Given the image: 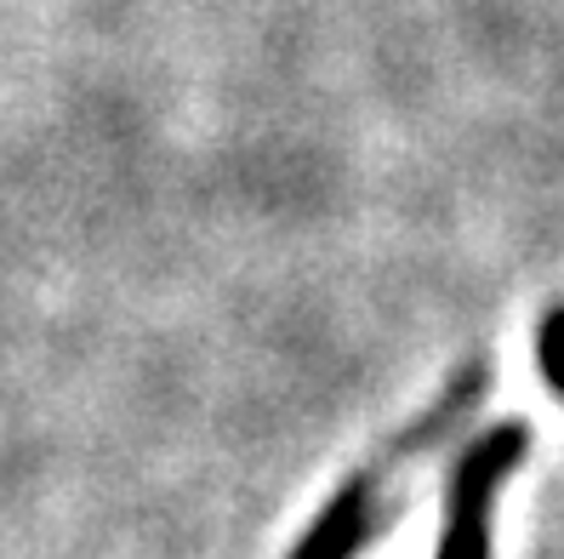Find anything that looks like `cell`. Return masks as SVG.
I'll use <instances>...</instances> for the list:
<instances>
[{
  "mask_svg": "<svg viewBox=\"0 0 564 559\" xmlns=\"http://www.w3.org/2000/svg\"><path fill=\"white\" fill-rule=\"evenodd\" d=\"M530 429L524 422H496L485 429L462 463L451 469V508H445V537L440 559H490V519H496V491L524 463Z\"/></svg>",
  "mask_w": 564,
  "mask_h": 559,
  "instance_id": "obj_2",
  "label": "cell"
},
{
  "mask_svg": "<svg viewBox=\"0 0 564 559\" xmlns=\"http://www.w3.org/2000/svg\"><path fill=\"white\" fill-rule=\"evenodd\" d=\"M536 359H542L547 388L564 400V303L547 309V320H542V332H536Z\"/></svg>",
  "mask_w": 564,
  "mask_h": 559,
  "instance_id": "obj_3",
  "label": "cell"
},
{
  "mask_svg": "<svg viewBox=\"0 0 564 559\" xmlns=\"http://www.w3.org/2000/svg\"><path fill=\"white\" fill-rule=\"evenodd\" d=\"M485 394H490V359L479 354V359H468V366L451 377V388L440 394V400L422 411L416 429H405L382 456H371V463H365L337 491V497L325 503V514L314 519V531L296 542L291 559H354L371 537H382L388 519L400 514V497H405L400 480H405V469L416 463V456H427L434 445H445V434L485 400Z\"/></svg>",
  "mask_w": 564,
  "mask_h": 559,
  "instance_id": "obj_1",
  "label": "cell"
}]
</instances>
